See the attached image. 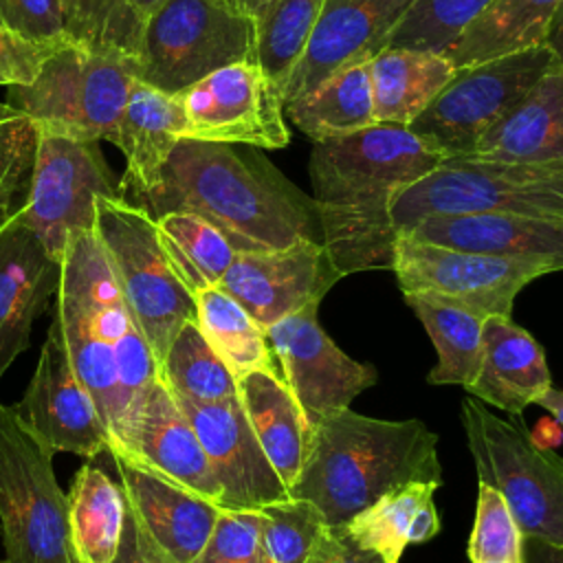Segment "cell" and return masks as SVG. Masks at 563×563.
<instances>
[{
	"instance_id": "obj_1",
	"label": "cell",
	"mask_w": 563,
	"mask_h": 563,
	"mask_svg": "<svg viewBox=\"0 0 563 563\" xmlns=\"http://www.w3.org/2000/svg\"><path fill=\"white\" fill-rule=\"evenodd\" d=\"M128 202L154 220L172 211L196 213L220 229L235 253L321 242L312 196L249 145L180 139L158 180Z\"/></svg>"
},
{
	"instance_id": "obj_2",
	"label": "cell",
	"mask_w": 563,
	"mask_h": 563,
	"mask_svg": "<svg viewBox=\"0 0 563 563\" xmlns=\"http://www.w3.org/2000/svg\"><path fill=\"white\" fill-rule=\"evenodd\" d=\"M442 154L400 125H372L312 143L308 174L332 264L352 273L391 268L396 196L433 172Z\"/></svg>"
},
{
	"instance_id": "obj_3",
	"label": "cell",
	"mask_w": 563,
	"mask_h": 563,
	"mask_svg": "<svg viewBox=\"0 0 563 563\" xmlns=\"http://www.w3.org/2000/svg\"><path fill=\"white\" fill-rule=\"evenodd\" d=\"M55 312L70 363L106 422L110 449L136 418L161 365L123 299L97 229L68 238Z\"/></svg>"
},
{
	"instance_id": "obj_4",
	"label": "cell",
	"mask_w": 563,
	"mask_h": 563,
	"mask_svg": "<svg viewBox=\"0 0 563 563\" xmlns=\"http://www.w3.org/2000/svg\"><path fill=\"white\" fill-rule=\"evenodd\" d=\"M409 482L442 484L438 435L416 418L380 420L345 407L312 424L288 497L310 504L328 528H341Z\"/></svg>"
},
{
	"instance_id": "obj_5",
	"label": "cell",
	"mask_w": 563,
	"mask_h": 563,
	"mask_svg": "<svg viewBox=\"0 0 563 563\" xmlns=\"http://www.w3.org/2000/svg\"><path fill=\"white\" fill-rule=\"evenodd\" d=\"M242 59H255L251 13L233 0H165L143 20L130 64L139 81L178 95Z\"/></svg>"
},
{
	"instance_id": "obj_6",
	"label": "cell",
	"mask_w": 563,
	"mask_h": 563,
	"mask_svg": "<svg viewBox=\"0 0 563 563\" xmlns=\"http://www.w3.org/2000/svg\"><path fill=\"white\" fill-rule=\"evenodd\" d=\"M130 57L110 48L62 44L26 86H9L7 103L40 132L112 141L134 84Z\"/></svg>"
},
{
	"instance_id": "obj_7",
	"label": "cell",
	"mask_w": 563,
	"mask_h": 563,
	"mask_svg": "<svg viewBox=\"0 0 563 563\" xmlns=\"http://www.w3.org/2000/svg\"><path fill=\"white\" fill-rule=\"evenodd\" d=\"M462 424L477 479L501 493L523 539L563 545V457L473 396L462 400Z\"/></svg>"
},
{
	"instance_id": "obj_8",
	"label": "cell",
	"mask_w": 563,
	"mask_h": 563,
	"mask_svg": "<svg viewBox=\"0 0 563 563\" xmlns=\"http://www.w3.org/2000/svg\"><path fill=\"white\" fill-rule=\"evenodd\" d=\"M519 213L563 218V163L517 165L446 158L391 205L396 233L427 216Z\"/></svg>"
},
{
	"instance_id": "obj_9",
	"label": "cell",
	"mask_w": 563,
	"mask_h": 563,
	"mask_svg": "<svg viewBox=\"0 0 563 563\" xmlns=\"http://www.w3.org/2000/svg\"><path fill=\"white\" fill-rule=\"evenodd\" d=\"M95 229L110 255L123 299L158 365L180 328L196 319L194 295L176 275L156 220L121 196L97 198Z\"/></svg>"
},
{
	"instance_id": "obj_10",
	"label": "cell",
	"mask_w": 563,
	"mask_h": 563,
	"mask_svg": "<svg viewBox=\"0 0 563 563\" xmlns=\"http://www.w3.org/2000/svg\"><path fill=\"white\" fill-rule=\"evenodd\" d=\"M2 563H77L53 455L0 402Z\"/></svg>"
},
{
	"instance_id": "obj_11",
	"label": "cell",
	"mask_w": 563,
	"mask_h": 563,
	"mask_svg": "<svg viewBox=\"0 0 563 563\" xmlns=\"http://www.w3.org/2000/svg\"><path fill=\"white\" fill-rule=\"evenodd\" d=\"M556 66L548 44L457 68L453 79L409 125L442 158H466L477 141Z\"/></svg>"
},
{
	"instance_id": "obj_12",
	"label": "cell",
	"mask_w": 563,
	"mask_h": 563,
	"mask_svg": "<svg viewBox=\"0 0 563 563\" xmlns=\"http://www.w3.org/2000/svg\"><path fill=\"white\" fill-rule=\"evenodd\" d=\"M402 297H422L482 319L510 317L515 297L537 277L554 273L548 264L462 251L396 235L391 268Z\"/></svg>"
},
{
	"instance_id": "obj_13",
	"label": "cell",
	"mask_w": 563,
	"mask_h": 563,
	"mask_svg": "<svg viewBox=\"0 0 563 563\" xmlns=\"http://www.w3.org/2000/svg\"><path fill=\"white\" fill-rule=\"evenodd\" d=\"M99 143L40 132L26 202L18 218L57 262L73 233L95 229L97 198L119 196Z\"/></svg>"
},
{
	"instance_id": "obj_14",
	"label": "cell",
	"mask_w": 563,
	"mask_h": 563,
	"mask_svg": "<svg viewBox=\"0 0 563 563\" xmlns=\"http://www.w3.org/2000/svg\"><path fill=\"white\" fill-rule=\"evenodd\" d=\"M185 136L207 143L282 150L290 143L284 99L255 59L227 64L178 92Z\"/></svg>"
},
{
	"instance_id": "obj_15",
	"label": "cell",
	"mask_w": 563,
	"mask_h": 563,
	"mask_svg": "<svg viewBox=\"0 0 563 563\" xmlns=\"http://www.w3.org/2000/svg\"><path fill=\"white\" fill-rule=\"evenodd\" d=\"M13 411L51 455L73 453L92 460L108 451L106 422L70 363L55 310L29 387Z\"/></svg>"
},
{
	"instance_id": "obj_16",
	"label": "cell",
	"mask_w": 563,
	"mask_h": 563,
	"mask_svg": "<svg viewBox=\"0 0 563 563\" xmlns=\"http://www.w3.org/2000/svg\"><path fill=\"white\" fill-rule=\"evenodd\" d=\"M319 303L306 306L266 328L279 376L308 424L350 407L354 396L378 383L372 365L347 356L319 325Z\"/></svg>"
},
{
	"instance_id": "obj_17",
	"label": "cell",
	"mask_w": 563,
	"mask_h": 563,
	"mask_svg": "<svg viewBox=\"0 0 563 563\" xmlns=\"http://www.w3.org/2000/svg\"><path fill=\"white\" fill-rule=\"evenodd\" d=\"M339 279L325 246L301 240L277 251L235 253L218 286L266 330L306 306L321 303Z\"/></svg>"
},
{
	"instance_id": "obj_18",
	"label": "cell",
	"mask_w": 563,
	"mask_h": 563,
	"mask_svg": "<svg viewBox=\"0 0 563 563\" xmlns=\"http://www.w3.org/2000/svg\"><path fill=\"white\" fill-rule=\"evenodd\" d=\"M174 398L202 444L220 488L222 510H262L288 499V488L262 451L240 398L220 402Z\"/></svg>"
},
{
	"instance_id": "obj_19",
	"label": "cell",
	"mask_w": 563,
	"mask_h": 563,
	"mask_svg": "<svg viewBox=\"0 0 563 563\" xmlns=\"http://www.w3.org/2000/svg\"><path fill=\"white\" fill-rule=\"evenodd\" d=\"M416 0H325L303 57L290 73L284 106L303 97L332 73L374 57Z\"/></svg>"
},
{
	"instance_id": "obj_20",
	"label": "cell",
	"mask_w": 563,
	"mask_h": 563,
	"mask_svg": "<svg viewBox=\"0 0 563 563\" xmlns=\"http://www.w3.org/2000/svg\"><path fill=\"white\" fill-rule=\"evenodd\" d=\"M108 453L125 457L213 504L220 501V488L202 444L161 374L132 424Z\"/></svg>"
},
{
	"instance_id": "obj_21",
	"label": "cell",
	"mask_w": 563,
	"mask_h": 563,
	"mask_svg": "<svg viewBox=\"0 0 563 563\" xmlns=\"http://www.w3.org/2000/svg\"><path fill=\"white\" fill-rule=\"evenodd\" d=\"M59 286V262L18 216L0 231V383L29 350L35 321Z\"/></svg>"
},
{
	"instance_id": "obj_22",
	"label": "cell",
	"mask_w": 563,
	"mask_h": 563,
	"mask_svg": "<svg viewBox=\"0 0 563 563\" xmlns=\"http://www.w3.org/2000/svg\"><path fill=\"white\" fill-rule=\"evenodd\" d=\"M420 242L548 264L563 271V218L519 213L427 216L402 229Z\"/></svg>"
},
{
	"instance_id": "obj_23",
	"label": "cell",
	"mask_w": 563,
	"mask_h": 563,
	"mask_svg": "<svg viewBox=\"0 0 563 563\" xmlns=\"http://www.w3.org/2000/svg\"><path fill=\"white\" fill-rule=\"evenodd\" d=\"M112 460L125 501L150 539L174 563H191L207 543L220 506L125 457Z\"/></svg>"
},
{
	"instance_id": "obj_24",
	"label": "cell",
	"mask_w": 563,
	"mask_h": 563,
	"mask_svg": "<svg viewBox=\"0 0 563 563\" xmlns=\"http://www.w3.org/2000/svg\"><path fill=\"white\" fill-rule=\"evenodd\" d=\"M550 387L552 376L537 339L510 317H486L482 365L477 378L464 387L466 394L521 418Z\"/></svg>"
},
{
	"instance_id": "obj_25",
	"label": "cell",
	"mask_w": 563,
	"mask_h": 563,
	"mask_svg": "<svg viewBox=\"0 0 563 563\" xmlns=\"http://www.w3.org/2000/svg\"><path fill=\"white\" fill-rule=\"evenodd\" d=\"M183 136L185 110L180 97L134 79L110 141L125 156L119 196L132 200L147 191Z\"/></svg>"
},
{
	"instance_id": "obj_26",
	"label": "cell",
	"mask_w": 563,
	"mask_h": 563,
	"mask_svg": "<svg viewBox=\"0 0 563 563\" xmlns=\"http://www.w3.org/2000/svg\"><path fill=\"white\" fill-rule=\"evenodd\" d=\"M475 161L563 163V70L550 68L475 145Z\"/></svg>"
},
{
	"instance_id": "obj_27",
	"label": "cell",
	"mask_w": 563,
	"mask_h": 563,
	"mask_svg": "<svg viewBox=\"0 0 563 563\" xmlns=\"http://www.w3.org/2000/svg\"><path fill=\"white\" fill-rule=\"evenodd\" d=\"M367 68L376 123L400 128H409L457 70L444 53L402 46L378 51Z\"/></svg>"
},
{
	"instance_id": "obj_28",
	"label": "cell",
	"mask_w": 563,
	"mask_h": 563,
	"mask_svg": "<svg viewBox=\"0 0 563 563\" xmlns=\"http://www.w3.org/2000/svg\"><path fill=\"white\" fill-rule=\"evenodd\" d=\"M238 398L255 438L279 475L290 488L301 471L310 431L301 407L279 374L249 372L238 378Z\"/></svg>"
},
{
	"instance_id": "obj_29",
	"label": "cell",
	"mask_w": 563,
	"mask_h": 563,
	"mask_svg": "<svg viewBox=\"0 0 563 563\" xmlns=\"http://www.w3.org/2000/svg\"><path fill=\"white\" fill-rule=\"evenodd\" d=\"M563 0H490L446 48L455 68L545 44L550 22Z\"/></svg>"
},
{
	"instance_id": "obj_30",
	"label": "cell",
	"mask_w": 563,
	"mask_h": 563,
	"mask_svg": "<svg viewBox=\"0 0 563 563\" xmlns=\"http://www.w3.org/2000/svg\"><path fill=\"white\" fill-rule=\"evenodd\" d=\"M66 510L70 548L77 563H112L125 521L121 484L103 468L86 462L70 482Z\"/></svg>"
},
{
	"instance_id": "obj_31",
	"label": "cell",
	"mask_w": 563,
	"mask_h": 563,
	"mask_svg": "<svg viewBox=\"0 0 563 563\" xmlns=\"http://www.w3.org/2000/svg\"><path fill=\"white\" fill-rule=\"evenodd\" d=\"M284 110L312 143L376 125L367 59L332 73Z\"/></svg>"
},
{
	"instance_id": "obj_32",
	"label": "cell",
	"mask_w": 563,
	"mask_h": 563,
	"mask_svg": "<svg viewBox=\"0 0 563 563\" xmlns=\"http://www.w3.org/2000/svg\"><path fill=\"white\" fill-rule=\"evenodd\" d=\"M196 325L235 378L249 372L279 374L266 330L220 286L194 295Z\"/></svg>"
},
{
	"instance_id": "obj_33",
	"label": "cell",
	"mask_w": 563,
	"mask_h": 563,
	"mask_svg": "<svg viewBox=\"0 0 563 563\" xmlns=\"http://www.w3.org/2000/svg\"><path fill=\"white\" fill-rule=\"evenodd\" d=\"M405 301L424 325L438 352V363L427 374V380L431 385L468 387L482 365L484 319L422 297H405Z\"/></svg>"
},
{
	"instance_id": "obj_34",
	"label": "cell",
	"mask_w": 563,
	"mask_h": 563,
	"mask_svg": "<svg viewBox=\"0 0 563 563\" xmlns=\"http://www.w3.org/2000/svg\"><path fill=\"white\" fill-rule=\"evenodd\" d=\"M156 229L176 275L191 295L220 284L235 257V249L220 229L187 211L156 218Z\"/></svg>"
},
{
	"instance_id": "obj_35",
	"label": "cell",
	"mask_w": 563,
	"mask_h": 563,
	"mask_svg": "<svg viewBox=\"0 0 563 563\" xmlns=\"http://www.w3.org/2000/svg\"><path fill=\"white\" fill-rule=\"evenodd\" d=\"M325 0H264L253 11L255 62L284 90L306 53Z\"/></svg>"
},
{
	"instance_id": "obj_36",
	"label": "cell",
	"mask_w": 563,
	"mask_h": 563,
	"mask_svg": "<svg viewBox=\"0 0 563 563\" xmlns=\"http://www.w3.org/2000/svg\"><path fill=\"white\" fill-rule=\"evenodd\" d=\"M161 378L169 391L191 402H220L238 398V378L189 321L174 336L163 363Z\"/></svg>"
},
{
	"instance_id": "obj_37",
	"label": "cell",
	"mask_w": 563,
	"mask_h": 563,
	"mask_svg": "<svg viewBox=\"0 0 563 563\" xmlns=\"http://www.w3.org/2000/svg\"><path fill=\"white\" fill-rule=\"evenodd\" d=\"M438 486L440 484L433 482H409L398 486L354 515L343 528L354 543L380 554L385 563H400V556L409 545V523L420 504L433 497Z\"/></svg>"
},
{
	"instance_id": "obj_38",
	"label": "cell",
	"mask_w": 563,
	"mask_h": 563,
	"mask_svg": "<svg viewBox=\"0 0 563 563\" xmlns=\"http://www.w3.org/2000/svg\"><path fill=\"white\" fill-rule=\"evenodd\" d=\"M260 515V563H308L330 530L310 504L290 497Z\"/></svg>"
},
{
	"instance_id": "obj_39",
	"label": "cell",
	"mask_w": 563,
	"mask_h": 563,
	"mask_svg": "<svg viewBox=\"0 0 563 563\" xmlns=\"http://www.w3.org/2000/svg\"><path fill=\"white\" fill-rule=\"evenodd\" d=\"M37 141V125L0 101V231L26 202Z\"/></svg>"
},
{
	"instance_id": "obj_40",
	"label": "cell",
	"mask_w": 563,
	"mask_h": 563,
	"mask_svg": "<svg viewBox=\"0 0 563 563\" xmlns=\"http://www.w3.org/2000/svg\"><path fill=\"white\" fill-rule=\"evenodd\" d=\"M490 0H416L400 24L389 35L385 48H420L446 53L460 31Z\"/></svg>"
},
{
	"instance_id": "obj_41",
	"label": "cell",
	"mask_w": 563,
	"mask_h": 563,
	"mask_svg": "<svg viewBox=\"0 0 563 563\" xmlns=\"http://www.w3.org/2000/svg\"><path fill=\"white\" fill-rule=\"evenodd\" d=\"M59 7L70 42L132 57L136 33L128 15V0H59Z\"/></svg>"
},
{
	"instance_id": "obj_42",
	"label": "cell",
	"mask_w": 563,
	"mask_h": 563,
	"mask_svg": "<svg viewBox=\"0 0 563 563\" xmlns=\"http://www.w3.org/2000/svg\"><path fill=\"white\" fill-rule=\"evenodd\" d=\"M466 556L471 563H523V534L501 493L484 482L477 488L475 523Z\"/></svg>"
},
{
	"instance_id": "obj_43",
	"label": "cell",
	"mask_w": 563,
	"mask_h": 563,
	"mask_svg": "<svg viewBox=\"0 0 563 563\" xmlns=\"http://www.w3.org/2000/svg\"><path fill=\"white\" fill-rule=\"evenodd\" d=\"M260 510H222L191 563H260Z\"/></svg>"
},
{
	"instance_id": "obj_44",
	"label": "cell",
	"mask_w": 563,
	"mask_h": 563,
	"mask_svg": "<svg viewBox=\"0 0 563 563\" xmlns=\"http://www.w3.org/2000/svg\"><path fill=\"white\" fill-rule=\"evenodd\" d=\"M0 24L29 42H70L59 0H0Z\"/></svg>"
},
{
	"instance_id": "obj_45",
	"label": "cell",
	"mask_w": 563,
	"mask_h": 563,
	"mask_svg": "<svg viewBox=\"0 0 563 563\" xmlns=\"http://www.w3.org/2000/svg\"><path fill=\"white\" fill-rule=\"evenodd\" d=\"M59 46L29 42L0 24V86L9 88L31 84L48 55Z\"/></svg>"
},
{
	"instance_id": "obj_46",
	"label": "cell",
	"mask_w": 563,
	"mask_h": 563,
	"mask_svg": "<svg viewBox=\"0 0 563 563\" xmlns=\"http://www.w3.org/2000/svg\"><path fill=\"white\" fill-rule=\"evenodd\" d=\"M125 497V495H123ZM112 563H174L145 532L136 512L125 501V521L121 532V543Z\"/></svg>"
},
{
	"instance_id": "obj_47",
	"label": "cell",
	"mask_w": 563,
	"mask_h": 563,
	"mask_svg": "<svg viewBox=\"0 0 563 563\" xmlns=\"http://www.w3.org/2000/svg\"><path fill=\"white\" fill-rule=\"evenodd\" d=\"M308 563H385V559L372 550L352 541L345 528H330L317 552Z\"/></svg>"
},
{
	"instance_id": "obj_48",
	"label": "cell",
	"mask_w": 563,
	"mask_h": 563,
	"mask_svg": "<svg viewBox=\"0 0 563 563\" xmlns=\"http://www.w3.org/2000/svg\"><path fill=\"white\" fill-rule=\"evenodd\" d=\"M438 532H440V515L433 504V497H429L420 504V508L416 510V515L409 523L407 543H424V541L433 539Z\"/></svg>"
},
{
	"instance_id": "obj_49",
	"label": "cell",
	"mask_w": 563,
	"mask_h": 563,
	"mask_svg": "<svg viewBox=\"0 0 563 563\" xmlns=\"http://www.w3.org/2000/svg\"><path fill=\"white\" fill-rule=\"evenodd\" d=\"M523 563H563V545L523 539Z\"/></svg>"
},
{
	"instance_id": "obj_50",
	"label": "cell",
	"mask_w": 563,
	"mask_h": 563,
	"mask_svg": "<svg viewBox=\"0 0 563 563\" xmlns=\"http://www.w3.org/2000/svg\"><path fill=\"white\" fill-rule=\"evenodd\" d=\"M545 44L554 53L556 64L563 70V2L559 4L556 13H554V18L550 22V29H548V35H545Z\"/></svg>"
},
{
	"instance_id": "obj_51",
	"label": "cell",
	"mask_w": 563,
	"mask_h": 563,
	"mask_svg": "<svg viewBox=\"0 0 563 563\" xmlns=\"http://www.w3.org/2000/svg\"><path fill=\"white\" fill-rule=\"evenodd\" d=\"M561 431H563V429L559 427V422H556L554 418H550V420L539 422V424L534 427V433H530V438H532L534 444H539V446H543V449H552L554 444H559Z\"/></svg>"
},
{
	"instance_id": "obj_52",
	"label": "cell",
	"mask_w": 563,
	"mask_h": 563,
	"mask_svg": "<svg viewBox=\"0 0 563 563\" xmlns=\"http://www.w3.org/2000/svg\"><path fill=\"white\" fill-rule=\"evenodd\" d=\"M165 0H128V15H130V22H132V29L136 33V40H139V31H141V24L143 20L158 7L163 4Z\"/></svg>"
},
{
	"instance_id": "obj_53",
	"label": "cell",
	"mask_w": 563,
	"mask_h": 563,
	"mask_svg": "<svg viewBox=\"0 0 563 563\" xmlns=\"http://www.w3.org/2000/svg\"><path fill=\"white\" fill-rule=\"evenodd\" d=\"M534 405L543 407V409L559 422V427L563 429V389H556V387L552 385Z\"/></svg>"
},
{
	"instance_id": "obj_54",
	"label": "cell",
	"mask_w": 563,
	"mask_h": 563,
	"mask_svg": "<svg viewBox=\"0 0 563 563\" xmlns=\"http://www.w3.org/2000/svg\"><path fill=\"white\" fill-rule=\"evenodd\" d=\"M233 2H235L240 9H244L246 13H251V15H253V11H255L264 0H233Z\"/></svg>"
},
{
	"instance_id": "obj_55",
	"label": "cell",
	"mask_w": 563,
	"mask_h": 563,
	"mask_svg": "<svg viewBox=\"0 0 563 563\" xmlns=\"http://www.w3.org/2000/svg\"><path fill=\"white\" fill-rule=\"evenodd\" d=\"M486 563H497V561H486Z\"/></svg>"
},
{
	"instance_id": "obj_56",
	"label": "cell",
	"mask_w": 563,
	"mask_h": 563,
	"mask_svg": "<svg viewBox=\"0 0 563 563\" xmlns=\"http://www.w3.org/2000/svg\"><path fill=\"white\" fill-rule=\"evenodd\" d=\"M0 563H2V561H0Z\"/></svg>"
}]
</instances>
